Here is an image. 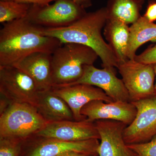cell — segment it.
<instances>
[{
	"instance_id": "22",
	"label": "cell",
	"mask_w": 156,
	"mask_h": 156,
	"mask_svg": "<svg viewBox=\"0 0 156 156\" xmlns=\"http://www.w3.org/2000/svg\"><path fill=\"white\" fill-rule=\"evenodd\" d=\"M128 146L139 156H156V135L147 142Z\"/></svg>"
},
{
	"instance_id": "20",
	"label": "cell",
	"mask_w": 156,
	"mask_h": 156,
	"mask_svg": "<svg viewBox=\"0 0 156 156\" xmlns=\"http://www.w3.org/2000/svg\"><path fill=\"white\" fill-rule=\"evenodd\" d=\"M31 5L15 1H0V23L4 24L25 18Z\"/></svg>"
},
{
	"instance_id": "3",
	"label": "cell",
	"mask_w": 156,
	"mask_h": 156,
	"mask_svg": "<svg viewBox=\"0 0 156 156\" xmlns=\"http://www.w3.org/2000/svg\"><path fill=\"white\" fill-rule=\"evenodd\" d=\"M98 56L92 48L73 43L62 44L52 54L53 87H63L81 77L86 66L93 65Z\"/></svg>"
},
{
	"instance_id": "24",
	"label": "cell",
	"mask_w": 156,
	"mask_h": 156,
	"mask_svg": "<svg viewBox=\"0 0 156 156\" xmlns=\"http://www.w3.org/2000/svg\"><path fill=\"white\" fill-rule=\"evenodd\" d=\"M143 16L150 22L154 23L156 21V2H149Z\"/></svg>"
},
{
	"instance_id": "16",
	"label": "cell",
	"mask_w": 156,
	"mask_h": 156,
	"mask_svg": "<svg viewBox=\"0 0 156 156\" xmlns=\"http://www.w3.org/2000/svg\"><path fill=\"white\" fill-rule=\"evenodd\" d=\"M34 106L48 123L75 120L67 104L52 89L39 91Z\"/></svg>"
},
{
	"instance_id": "28",
	"label": "cell",
	"mask_w": 156,
	"mask_h": 156,
	"mask_svg": "<svg viewBox=\"0 0 156 156\" xmlns=\"http://www.w3.org/2000/svg\"><path fill=\"white\" fill-rule=\"evenodd\" d=\"M57 156H98V155L80 153H71L64 154Z\"/></svg>"
},
{
	"instance_id": "18",
	"label": "cell",
	"mask_w": 156,
	"mask_h": 156,
	"mask_svg": "<svg viewBox=\"0 0 156 156\" xmlns=\"http://www.w3.org/2000/svg\"><path fill=\"white\" fill-rule=\"evenodd\" d=\"M145 0H108L105 7L108 19L131 24L141 17Z\"/></svg>"
},
{
	"instance_id": "26",
	"label": "cell",
	"mask_w": 156,
	"mask_h": 156,
	"mask_svg": "<svg viewBox=\"0 0 156 156\" xmlns=\"http://www.w3.org/2000/svg\"><path fill=\"white\" fill-rule=\"evenodd\" d=\"M12 102L2 95H1L0 99V115L8 108Z\"/></svg>"
},
{
	"instance_id": "1",
	"label": "cell",
	"mask_w": 156,
	"mask_h": 156,
	"mask_svg": "<svg viewBox=\"0 0 156 156\" xmlns=\"http://www.w3.org/2000/svg\"><path fill=\"white\" fill-rule=\"evenodd\" d=\"M3 25L0 30V67L12 66L35 52L52 53L62 44L57 39L45 35L43 27L26 17Z\"/></svg>"
},
{
	"instance_id": "12",
	"label": "cell",
	"mask_w": 156,
	"mask_h": 156,
	"mask_svg": "<svg viewBox=\"0 0 156 156\" xmlns=\"http://www.w3.org/2000/svg\"><path fill=\"white\" fill-rule=\"evenodd\" d=\"M95 123L101 140L98 156H139L124 140L123 133L127 125L111 120H97Z\"/></svg>"
},
{
	"instance_id": "4",
	"label": "cell",
	"mask_w": 156,
	"mask_h": 156,
	"mask_svg": "<svg viewBox=\"0 0 156 156\" xmlns=\"http://www.w3.org/2000/svg\"><path fill=\"white\" fill-rule=\"evenodd\" d=\"M48 123L34 105L11 103L0 115V137L24 142L35 135Z\"/></svg>"
},
{
	"instance_id": "31",
	"label": "cell",
	"mask_w": 156,
	"mask_h": 156,
	"mask_svg": "<svg viewBox=\"0 0 156 156\" xmlns=\"http://www.w3.org/2000/svg\"></svg>"
},
{
	"instance_id": "30",
	"label": "cell",
	"mask_w": 156,
	"mask_h": 156,
	"mask_svg": "<svg viewBox=\"0 0 156 156\" xmlns=\"http://www.w3.org/2000/svg\"><path fill=\"white\" fill-rule=\"evenodd\" d=\"M16 1V0H0V1Z\"/></svg>"
},
{
	"instance_id": "13",
	"label": "cell",
	"mask_w": 156,
	"mask_h": 156,
	"mask_svg": "<svg viewBox=\"0 0 156 156\" xmlns=\"http://www.w3.org/2000/svg\"><path fill=\"white\" fill-rule=\"evenodd\" d=\"M52 90L66 102L72 112L74 120L77 121L87 119L81 115V111L90 101L96 100H102L106 102L113 101L100 88L87 84L54 87Z\"/></svg>"
},
{
	"instance_id": "10",
	"label": "cell",
	"mask_w": 156,
	"mask_h": 156,
	"mask_svg": "<svg viewBox=\"0 0 156 156\" xmlns=\"http://www.w3.org/2000/svg\"><path fill=\"white\" fill-rule=\"evenodd\" d=\"M79 84H87L100 88L113 101L131 102L122 80L116 76V69L104 68L99 69L93 65L86 66L81 77L74 83L66 86Z\"/></svg>"
},
{
	"instance_id": "5",
	"label": "cell",
	"mask_w": 156,
	"mask_h": 156,
	"mask_svg": "<svg viewBox=\"0 0 156 156\" xmlns=\"http://www.w3.org/2000/svg\"><path fill=\"white\" fill-rule=\"evenodd\" d=\"M87 13L72 0H56L51 5H32L26 17L38 26L55 28L70 25Z\"/></svg>"
},
{
	"instance_id": "14",
	"label": "cell",
	"mask_w": 156,
	"mask_h": 156,
	"mask_svg": "<svg viewBox=\"0 0 156 156\" xmlns=\"http://www.w3.org/2000/svg\"><path fill=\"white\" fill-rule=\"evenodd\" d=\"M81 115L92 122L99 120L119 121L127 126L136 116V109L131 102L112 101L106 102L96 100L90 101L82 108Z\"/></svg>"
},
{
	"instance_id": "9",
	"label": "cell",
	"mask_w": 156,
	"mask_h": 156,
	"mask_svg": "<svg viewBox=\"0 0 156 156\" xmlns=\"http://www.w3.org/2000/svg\"><path fill=\"white\" fill-rule=\"evenodd\" d=\"M131 102L136 114L124 130V140L127 144L147 142L156 135V97Z\"/></svg>"
},
{
	"instance_id": "17",
	"label": "cell",
	"mask_w": 156,
	"mask_h": 156,
	"mask_svg": "<svg viewBox=\"0 0 156 156\" xmlns=\"http://www.w3.org/2000/svg\"><path fill=\"white\" fill-rule=\"evenodd\" d=\"M104 35L113 51L119 64L129 59L127 51L130 27L128 24L120 20L107 19L104 27Z\"/></svg>"
},
{
	"instance_id": "25",
	"label": "cell",
	"mask_w": 156,
	"mask_h": 156,
	"mask_svg": "<svg viewBox=\"0 0 156 156\" xmlns=\"http://www.w3.org/2000/svg\"><path fill=\"white\" fill-rule=\"evenodd\" d=\"M55 1L56 0H16L15 1L37 5H45L50 4V2L53 1L55 2Z\"/></svg>"
},
{
	"instance_id": "23",
	"label": "cell",
	"mask_w": 156,
	"mask_h": 156,
	"mask_svg": "<svg viewBox=\"0 0 156 156\" xmlns=\"http://www.w3.org/2000/svg\"><path fill=\"white\" fill-rule=\"evenodd\" d=\"M134 60L147 64L156 63V44L148 48L139 55H136Z\"/></svg>"
},
{
	"instance_id": "21",
	"label": "cell",
	"mask_w": 156,
	"mask_h": 156,
	"mask_svg": "<svg viewBox=\"0 0 156 156\" xmlns=\"http://www.w3.org/2000/svg\"><path fill=\"white\" fill-rule=\"evenodd\" d=\"M23 141L0 137V156H20Z\"/></svg>"
},
{
	"instance_id": "15",
	"label": "cell",
	"mask_w": 156,
	"mask_h": 156,
	"mask_svg": "<svg viewBox=\"0 0 156 156\" xmlns=\"http://www.w3.org/2000/svg\"><path fill=\"white\" fill-rule=\"evenodd\" d=\"M52 54L43 52L32 53L12 66L30 76L40 91L52 89L53 87Z\"/></svg>"
},
{
	"instance_id": "8",
	"label": "cell",
	"mask_w": 156,
	"mask_h": 156,
	"mask_svg": "<svg viewBox=\"0 0 156 156\" xmlns=\"http://www.w3.org/2000/svg\"><path fill=\"white\" fill-rule=\"evenodd\" d=\"M40 91L34 80L14 66L0 67V95L12 103L34 105Z\"/></svg>"
},
{
	"instance_id": "6",
	"label": "cell",
	"mask_w": 156,
	"mask_h": 156,
	"mask_svg": "<svg viewBox=\"0 0 156 156\" xmlns=\"http://www.w3.org/2000/svg\"><path fill=\"white\" fill-rule=\"evenodd\" d=\"M99 144L97 139L69 141L34 135L23 142L20 156H57L71 153L98 154Z\"/></svg>"
},
{
	"instance_id": "2",
	"label": "cell",
	"mask_w": 156,
	"mask_h": 156,
	"mask_svg": "<svg viewBox=\"0 0 156 156\" xmlns=\"http://www.w3.org/2000/svg\"><path fill=\"white\" fill-rule=\"evenodd\" d=\"M107 16L105 7L84 14L72 24L55 28H43L45 35L55 38L62 44L73 43L85 45L96 52L102 67L115 69L118 61L113 51L101 35Z\"/></svg>"
},
{
	"instance_id": "29",
	"label": "cell",
	"mask_w": 156,
	"mask_h": 156,
	"mask_svg": "<svg viewBox=\"0 0 156 156\" xmlns=\"http://www.w3.org/2000/svg\"><path fill=\"white\" fill-rule=\"evenodd\" d=\"M154 69L155 74L156 83L154 85L155 95L156 97V63L154 64Z\"/></svg>"
},
{
	"instance_id": "27",
	"label": "cell",
	"mask_w": 156,
	"mask_h": 156,
	"mask_svg": "<svg viewBox=\"0 0 156 156\" xmlns=\"http://www.w3.org/2000/svg\"><path fill=\"white\" fill-rule=\"evenodd\" d=\"M72 1L78 5L85 9L92 5V0H72Z\"/></svg>"
},
{
	"instance_id": "11",
	"label": "cell",
	"mask_w": 156,
	"mask_h": 156,
	"mask_svg": "<svg viewBox=\"0 0 156 156\" xmlns=\"http://www.w3.org/2000/svg\"><path fill=\"white\" fill-rule=\"evenodd\" d=\"M35 136L69 141L100 139L95 122L87 119L48 123Z\"/></svg>"
},
{
	"instance_id": "19",
	"label": "cell",
	"mask_w": 156,
	"mask_h": 156,
	"mask_svg": "<svg viewBox=\"0 0 156 156\" xmlns=\"http://www.w3.org/2000/svg\"><path fill=\"white\" fill-rule=\"evenodd\" d=\"M149 41L156 42V24L141 16L130 27V37L127 56L134 59L140 46Z\"/></svg>"
},
{
	"instance_id": "7",
	"label": "cell",
	"mask_w": 156,
	"mask_h": 156,
	"mask_svg": "<svg viewBox=\"0 0 156 156\" xmlns=\"http://www.w3.org/2000/svg\"><path fill=\"white\" fill-rule=\"evenodd\" d=\"M117 69L122 76L131 102L155 96L153 64L129 59L118 65Z\"/></svg>"
}]
</instances>
